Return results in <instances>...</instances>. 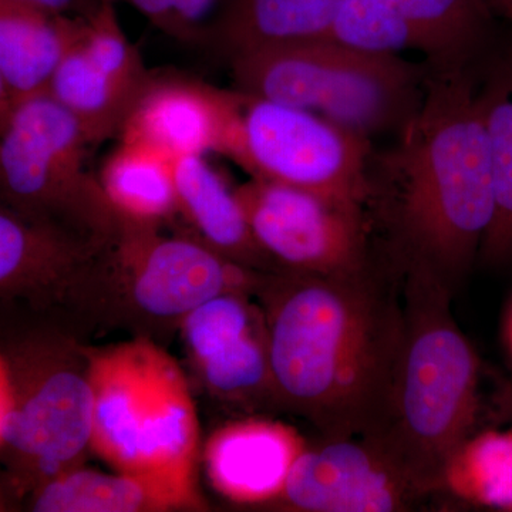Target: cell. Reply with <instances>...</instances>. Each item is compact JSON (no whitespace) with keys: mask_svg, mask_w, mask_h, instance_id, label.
Returning <instances> with one entry per match:
<instances>
[{"mask_svg":"<svg viewBox=\"0 0 512 512\" xmlns=\"http://www.w3.org/2000/svg\"><path fill=\"white\" fill-rule=\"evenodd\" d=\"M480 66L430 67L420 110L392 144L372 148L366 167L376 264L394 274L420 266L453 293L476 265L494 212Z\"/></svg>","mask_w":512,"mask_h":512,"instance_id":"cell-1","label":"cell"},{"mask_svg":"<svg viewBox=\"0 0 512 512\" xmlns=\"http://www.w3.org/2000/svg\"><path fill=\"white\" fill-rule=\"evenodd\" d=\"M382 272H274L259 285L275 403L309 421L320 437L382 426L403 328L402 299Z\"/></svg>","mask_w":512,"mask_h":512,"instance_id":"cell-2","label":"cell"},{"mask_svg":"<svg viewBox=\"0 0 512 512\" xmlns=\"http://www.w3.org/2000/svg\"><path fill=\"white\" fill-rule=\"evenodd\" d=\"M397 276L402 340L382 426L370 434L443 494L447 461L468 437L484 429L483 369L451 312L454 293L420 266H407Z\"/></svg>","mask_w":512,"mask_h":512,"instance_id":"cell-3","label":"cell"},{"mask_svg":"<svg viewBox=\"0 0 512 512\" xmlns=\"http://www.w3.org/2000/svg\"><path fill=\"white\" fill-rule=\"evenodd\" d=\"M94 453L121 473L150 478L185 507H202L195 480L200 423L183 370L148 340L90 357Z\"/></svg>","mask_w":512,"mask_h":512,"instance_id":"cell-4","label":"cell"},{"mask_svg":"<svg viewBox=\"0 0 512 512\" xmlns=\"http://www.w3.org/2000/svg\"><path fill=\"white\" fill-rule=\"evenodd\" d=\"M237 92L296 107L372 140L397 134L426 96L430 66L329 37L228 59Z\"/></svg>","mask_w":512,"mask_h":512,"instance_id":"cell-5","label":"cell"},{"mask_svg":"<svg viewBox=\"0 0 512 512\" xmlns=\"http://www.w3.org/2000/svg\"><path fill=\"white\" fill-rule=\"evenodd\" d=\"M89 138L49 93L13 101L0 120V200L26 217L100 249L123 221L86 168Z\"/></svg>","mask_w":512,"mask_h":512,"instance_id":"cell-6","label":"cell"},{"mask_svg":"<svg viewBox=\"0 0 512 512\" xmlns=\"http://www.w3.org/2000/svg\"><path fill=\"white\" fill-rule=\"evenodd\" d=\"M0 355L12 390L0 450L16 487L30 494L79 467L92 448V386L49 336L30 333Z\"/></svg>","mask_w":512,"mask_h":512,"instance_id":"cell-7","label":"cell"},{"mask_svg":"<svg viewBox=\"0 0 512 512\" xmlns=\"http://www.w3.org/2000/svg\"><path fill=\"white\" fill-rule=\"evenodd\" d=\"M372 140L309 111L234 92L222 153L252 177L363 210Z\"/></svg>","mask_w":512,"mask_h":512,"instance_id":"cell-8","label":"cell"},{"mask_svg":"<svg viewBox=\"0 0 512 512\" xmlns=\"http://www.w3.org/2000/svg\"><path fill=\"white\" fill-rule=\"evenodd\" d=\"M235 192L276 272L353 278L377 268L363 210L255 177Z\"/></svg>","mask_w":512,"mask_h":512,"instance_id":"cell-9","label":"cell"},{"mask_svg":"<svg viewBox=\"0 0 512 512\" xmlns=\"http://www.w3.org/2000/svg\"><path fill=\"white\" fill-rule=\"evenodd\" d=\"M443 497L376 434L308 441L274 504L303 512H409Z\"/></svg>","mask_w":512,"mask_h":512,"instance_id":"cell-10","label":"cell"},{"mask_svg":"<svg viewBox=\"0 0 512 512\" xmlns=\"http://www.w3.org/2000/svg\"><path fill=\"white\" fill-rule=\"evenodd\" d=\"M485 0H342L329 39L370 52L414 50L434 70L478 66L494 49Z\"/></svg>","mask_w":512,"mask_h":512,"instance_id":"cell-11","label":"cell"},{"mask_svg":"<svg viewBox=\"0 0 512 512\" xmlns=\"http://www.w3.org/2000/svg\"><path fill=\"white\" fill-rule=\"evenodd\" d=\"M157 227L123 221L114 252L130 275L134 302L158 318H184L225 293L258 291L264 272L221 255L200 238L161 237Z\"/></svg>","mask_w":512,"mask_h":512,"instance_id":"cell-12","label":"cell"},{"mask_svg":"<svg viewBox=\"0 0 512 512\" xmlns=\"http://www.w3.org/2000/svg\"><path fill=\"white\" fill-rule=\"evenodd\" d=\"M183 319L185 345L212 393L229 402H275L264 312L248 293L217 296Z\"/></svg>","mask_w":512,"mask_h":512,"instance_id":"cell-13","label":"cell"},{"mask_svg":"<svg viewBox=\"0 0 512 512\" xmlns=\"http://www.w3.org/2000/svg\"><path fill=\"white\" fill-rule=\"evenodd\" d=\"M234 110V93L175 76L150 79L119 131L170 160L222 151Z\"/></svg>","mask_w":512,"mask_h":512,"instance_id":"cell-14","label":"cell"},{"mask_svg":"<svg viewBox=\"0 0 512 512\" xmlns=\"http://www.w3.org/2000/svg\"><path fill=\"white\" fill-rule=\"evenodd\" d=\"M306 443L295 427L282 421H231L205 444V471L214 490L231 503L274 504Z\"/></svg>","mask_w":512,"mask_h":512,"instance_id":"cell-15","label":"cell"},{"mask_svg":"<svg viewBox=\"0 0 512 512\" xmlns=\"http://www.w3.org/2000/svg\"><path fill=\"white\" fill-rule=\"evenodd\" d=\"M107 252L32 220L0 200V301L39 298Z\"/></svg>","mask_w":512,"mask_h":512,"instance_id":"cell-16","label":"cell"},{"mask_svg":"<svg viewBox=\"0 0 512 512\" xmlns=\"http://www.w3.org/2000/svg\"><path fill=\"white\" fill-rule=\"evenodd\" d=\"M174 180L178 211L204 244L252 271L276 272L252 237L237 192L228 187L205 156L174 160Z\"/></svg>","mask_w":512,"mask_h":512,"instance_id":"cell-17","label":"cell"},{"mask_svg":"<svg viewBox=\"0 0 512 512\" xmlns=\"http://www.w3.org/2000/svg\"><path fill=\"white\" fill-rule=\"evenodd\" d=\"M84 19L0 0V77L12 101L46 93Z\"/></svg>","mask_w":512,"mask_h":512,"instance_id":"cell-18","label":"cell"},{"mask_svg":"<svg viewBox=\"0 0 512 512\" xmlns=\"http://www.w3.org/2000/svg\"><path fill=\"white\" fill-rule=\"evenodd\" d=\"M481 110L493 178L494 212L477 262L512 266V46L490 53L480 66Z\"/></svg>","mask_w":512,"mask_h":512,"instance_id":"cell-19","label":"cell"},{"mask_svg":"<svg viewBox=\"0 0 512 512\" xmlns=\"http://www.w3.org/2000/svg\"><path fill=\"white\" fill-rule=\"evenodd\" d=\"M150 76L104 63L87 53L77 39L57 66L47 93L76 117L90 144H97L119 136Z\"/></svg>","mask_w":512,"mask_h":512,"instance_id":"cell-20","label":"cell"},{"mask_svg":"<svg viewBox=\"0 0 512 512\" xmlns=\"http://www.w3.org/2000/svg\"><path fill=\"white\" fill-rule=\"evenodd\" d=\"M342 0H225L205 45L232 56L328 36Z\"/></svg>","mask_w":512,"mask_h":512,"instance_id":"cell-21","label":"cell"},{"mask_svg":"<svg viewBox=\"0 0 512 512\" xmlns=\"http://www.w3.org/2000/svg\"><path fill=\"white\" fill-rule=\"evenodd\" d=\"M35 512H146L183 510L170 490L130 473H101L73 468L30 493Z\"/></svg>","mask_w":512,"mask_h":512,"instance_id":"cell-22","label":"cell"},{"mask_svg":"<svg viewBox=\"0 0 512 512\" xmlns=\"http://www.w3.org/2000/svg\"><path fill=\"white\" fill-rule=\"evenodd\" d=\"M99 181L121 221L157 227L178 212L174 161L141 144L121 141Z\"/></svg>","mask_w":512,"mask_h":512,"instance_id":"cell-23","label":"cell"},{"mask_svg":"<svg viewBox=\"0 0 512 512\" xmlns=\"http://www.w3.org/2000/svg\"><path fill=\"white\" fill-rule=\"evenodd\" d=\"M444 497L484 510L512 512V427H484L447 461Z\"/></svg>","mask_w":512,"mask_h":512,"instance_id":"cell-24","label":"cell"},{"mask_svg":"<svg viewBox=\"0 0 512 512\" xmlns=\"http://www.w3.org/2000/svg\"><path fill=\"white\" fill-rule=\"evenodd\" d=\"M225 0H175V39L205 45Z\"/></svg>","mask_w":512,"mask_h":512,"instance_id":"cell-25","label":"cell"},{"mask_svg":"<svg viewBox=\"0 0 512 512\" xmlns=\"http://www.w3.org/2000/svg\"><path fill=\"white\" fill-rule=\"evenodd\" d=\"M10 2L25 3V5L47 10V12L59 13V15L77 19H90L104 5L113 3L111 0H10Z\"/></svg>","mask_w":512,"mask_h":512,"instance_id":"cell-26","label":"cell"},{"mask_svg":"<svg viewBox=\"0 0 512 512\" xmlns=\"http://www.w3.org/2000/svg\"><path fill=\"white\" fill-rule=\"evenodd\" d=\"M10 406H12V390H10L8 367L0 355V440L8 420Z\"/></svg>","mask_w":512,"mask_h":512,"instance_id":"cell-27","label":"cell"},{"mask_svg":"<svg viewBox=\"0 0 512 512\" xmlns=\"http://www.w3.org/2000/svg\"><path fill=\"white\" fill-rule=\"evenodd\" d=\"M12 103V97H10L5 83H3L2 77H0V120H2L3 117H5V114L8 113Z\"/></svg>","mask_w":512,"mask_h":512,"instance_id":"cell-28","label":"cell"},{"mask_svg":"<svg viewBox=\"0 0 512 512\" xmlns=\"http://www.w3.org/2000/svg\"><path fill=\"white\" fill-rule=\"evenodd\" d=\"M497 15L512 20V0H498Z\"/></svg>","mask_w":512,"mask_h":512,"instance_id":"cell-29","label":"cell"},{"mask_svg":"<svg viewBox=\"0 0 512 512\" xmlns=\"http://www.w3.org/2000/svg\"><path fill=\"white\" fill-rule=\"evenodd\" d=\"M505 340H507L508 352H510V359L512 360V308L510 315H508L507 325H505Z\"/></svg>","mask_w":512,"mask_h":512,"instance_id":"cell-30","label":"cell"},{"mask_svg":"<svg viewBox=\"0 0 512 512\" xmlns=\"http://www.w3.org/2000/svg\"><path fill=\"white\" fill-rule=\"evenodd\" d=\"M485 2L488 3V6H490V8L493 9L495 15H497L498 0H485Z\"/></svg>","mask_w":512,"mask_h":512,"instance_id":"cell-31","label":"cell"},{"mask_svg":"<svg viewBox=\"0 0 512 512\" xmlns=\"http://www.w3.org/2000/svg\"><path fill=\"white\" fill-rule=\"evenodd\" d=\"M0 510H3V503H2V500H0Z\"/></svg>","mask_w":512,"mask_h":512,"instance_id":"cell-32","label":"cell"},{"mask_svg":"<svg viewBox=\"0 0 512 512\" xmlns=\"http://www.w3.org/2000/svg\"><path fill=\"white\" fill-rule=\"evenodd\" d=\"M511 365H512V360H511Z\"/></svg>","mask_w":512,"mask_h":512,"instance_id":"cell-33","label":"cell"}]
</instances>
